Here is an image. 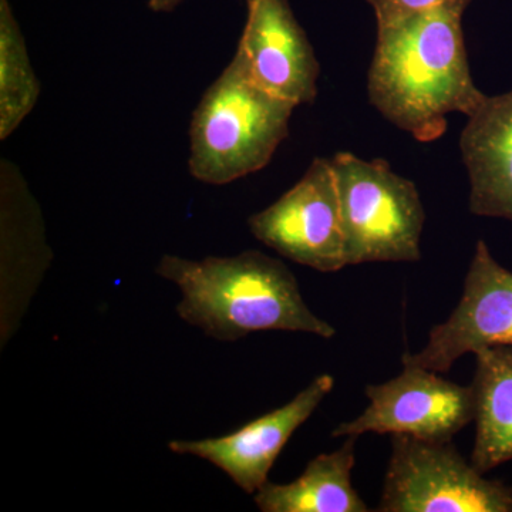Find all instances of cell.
Returning <instances> with one entry per match:
<instances>
[{"instance_id":"obj_1","label":"cell","mask_w":512,"mask_h":512,"mask_svg":"<svg viewBox=\"0 0 512 512\" xmlns=\"http://www.w3.org/2000/svg\"><path fill=\"white\" fill-rule=\"evenodd\" d=\"M470 2L446 0L377 25L370 103L420 143L439 140L450 114L468 117L487 97L468 63L463 19Z\"/></svg>"},{"instance_id":"obj_2","label":"cell","mask_w":512,"mask_h":512,"mask_svg":"<svg viewBox=\"0 0 512 512\" xmlns=\"http://www.w3.org/2000/svg\"><path fill=\"white\" fill-rule=\"evenodd\" d=\"M156 272L180 289L178 316L212 339L235 342L265 330L336 335L306 305L291 269L264 252L249 249L202 261L164 255Z\"/></svg>"},{"instance_id":"obj_3","label":"cell","mask_w":512,"mask_h":512,"mask_svg":"<svg viewBox=\"0 0 512 512\" xmlns=\"http://www.w3.org/2000/svg\"><path fill=\"white\" fill-rule=\"evenodd\" d=\"M295 109L252 79L237 49L192 113V177L204 184L227 185L258 173L288 137Z\"/></svg>"},{"instance_id":"obj_4","label":"cell","mask_w":512,"mask_h":512,"mask_svg":"<svg viewBox=\"0 0 512 512\" xmlns=\"http://www.w3.org/2000/svg\"><path fill=\"white\" fill-rule=\"evenodd\" d=\"M345 234L348 266L417 262L426 212L416 184L382 158L340 151L330 158Z\"/></svg>"},{"instance_id":"obj_5","label":"cell","mask_w":512,"mask_h":512,"mask_svg":"<svg viewBox=\"0 0 512 512\" xmlns=\"http://www.w3.org/2000/svg\"><path fill=\"white\" fill-rule=\"evenodd\" d=\"M379 512H512V487L488 480L453 441L393 434Z\"/></svg>"},{"instance_id":"obj_6","label":"cell","mask_w":512,"mask_h":512,"mask_svg":"<svg viewBox=\"0 0 512 512\" xmlns=\"http://www.w3.org/2000/svg\"><path fill=\"white\" fill-rule=\"evenodd\" d=\"M266 247L315 271L338 272L346 262L345 234L332 164L315 158L291 190L248 220Z\"/></svg>"},{"instance_id":"obj_7","label":"cell","mask_w":512,"mask_h":512,"mask_svg":"<svg viewBox=\"0 0 512 512\" xmlns=\"http://www.w3.org/2000/svg\"><path fill=\"white\" fill-rule=\"evenodd\" d=\"M369 406L356 419L339 424L332 437L366 433L403 434L427 441H451L474 419L473 393L439 372L403 365L386 383L367 384Z\"/></svg>"},{"instance_id":"obj_8","label":"cell","mask_w":512,"mask_h":512,"mask_svg":"<svg viewBox=\"0 0 512 512\" xmlns=\"http://www.w3.org/2000/svg\"><path fill=\"white\" fill-rule=\"evenodd\" d=\"M491 346H512V272L480 239L456 309L430 330L426 346L406 353L402 363L446 373L464 355Z\"/></svg>"},{"instance_id":"obj_9","label":"cell","mask_w":512,"mask_h":512,"mask_svg":"<svg viewBox=\"0 0 512 512\" xmlns=\"http://www.w3.org/2000/svg\"><path fill=\"white\" fill-rule=\"evenodd\" d=\"M335 379L320 375L291 402L264 414L227 436L202 440H174L168 448L214 464L247 494L255 495L268 483L276 458L293 433L309 420L332 392Z\"/></svg>"},{"instance_id":"obj_10","label":"cell","mask_w":512,"mask_h":512,"mask_svg":"<svg viewBox=\"0 0 512 512\" xmlns=\"http://www.w3.org/2000/svg\"><path fill=\"white\" fill-rule=\"evenodd\" d=\"M238 50L262 89L296 107L318 96L320 64L289 0H247Z\"/></svg>"},{"instance_id":"obj_11","label":"cell","mask_w":512,"mask_h":512,"mask_svg":"<svg viewBox=\"0 0 512 512\" xmlns=\"http://www.w3.org/2000/svg\"><path fill=\"white\" fill-rule=\"evenodd\" d=\"M460 151L471 214L512 222V90L487 96L467 117Z\"/></svg>"},{"instance_id":"obj_12","label":"cell","mask_w":512,"mask_h":512,"mask_svg":"<svg viewBox=\"0 0 512 512\" xmlns=\"http://www.w3.org/2000/svg\"><path fill=\"white\" fill-rule=\"evenodd\" d=\"M345 443L309 461L302 476L288 484L268 481L255 494V504L264 512H369L352 484L356 464V441Z\"/></svg>"},{"instance_id":"obj_13","label":"cell","mask_w":512,"mask_h":512,"mask_svg":"<svg viewBox=\"0 0 512 512\" xmlns=\"http://www.w3.org/2000/svg\"><path fill=\"white\" fill-rule=\"evenodd\" d=\"M474 356L476 437L470 461L485 474L512 461V346H491Z\"/></svg>"},{"instance_id":"obj_14","label":"cell","mask_w":512,"mask_h":512,"mask_svg":"<svg viewBox=\"0 0 512 512\" xmlns=\"http://www.w3.org/2000/svg\"><path fill=\"white\" fill-rule=\"evenodd\" d=\"M40 82L9 0H0V140H6L35 109Z\"/></svg>"},{"instance_id":"obj_15","label":"cell","mask_w":512,"mask_h":512,"mask_svg":"<svg viewBox=\"0 0 512 512\" xmlns=\"http://www.w3.org/2000/svg\"><path fill=\"white\" fill-rule=\"evenodd\" d=\"M375 12L377 25L439 5L446 0H366Z\"/></svg>"},{"instance_id":"obj_16","label":"cell","mask_w":512,"mask_h":512,"mask_svg":"<svg viewBox=\"0 0 512 512\" xmlns=\"http://www.w3.org/2000/svg\"><path fill=\"white\" fill-rule=\"evenodd\" d=\"M184 0H148V8L156 13L173 12Z\"/></svg>"}]
</instances>
